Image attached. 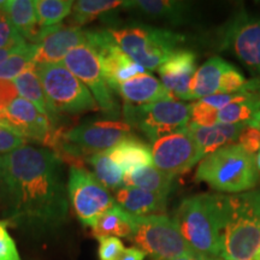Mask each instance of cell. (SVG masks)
Masks as SVG:
<instances>
[{
    "mask_svg": "<svg viewBox=\"0 0 260 260\" xmlns=\"http://www.w3.org/2000/svg\"><path fill=\"white\" fill-rule=\"evenodd\" d=\"M110 38L125 54L147 70H155L184 41L183 35L149 25L106 29Z\"/></svg>",
    "mask_w": 260,
    "mask_h": 260,
    "instance_id": "5b68a950",
    "label": "cell"
},
{
    "mask_svg": "<svg viewBox=\"0 0 260 260\" xmlns=\"http://www.w3.org/2000/svg\"><path fill=\"white\" fill-rule=\"evenodd\" d=\"M0 122L23 138L37 141L45 147L56 149L64 130L56 128L38 107L23 98H16L4 111L0 112Z\"/></svg>",
    "mask_w": 260,
    "mask_h": 260,
    "instance_id": "7c38bea8",
    "label": "cell"
},
{
    "mask_svg": "<svg viewBox=\"0 0 260 260\" xmlns=\"http://www.w3.org/2000/svg\"><path fill=\"white\" fill-rule=\"evenodd\" d=\"M115 201L133 216H152L164 214L168 197L138 188L122 187L115 191Z\"/></svg>",
    "mask_w": 260,
    "mask_h": 260,
    "instance_id": "44dd1931",
    "label": "cell"
},
{
    "mask_svg": "<svg viewBox=\"0 0 260 260\" xmlns=\"http://www.w3.org/2000/svg\"><path fill=\"white\" fill-rule=\"evenodd\" d=\"M171 260H197V259H190V258H176V259H171Z\"/></svg>",
    "mask_w": 260,
    "mask_h": 260,
    "instance_id": "ee69618b",
    "label": "cell"
},
{
    "mask_svg": "<svg viewBox=\"0 0 260 260\" xmlns=\"http://www.w3.org/2000/svg\"><path fill=\"white\" fill-rule=\"evenodd\" d=\"M37 71L48 100L60 115L77 116L99 109L89 89L63 64L37 65Z\"/></svg>",
    "mask_w": 260,
    "mask_h": 260,
    "instance_id": "ba28073f",
    "label": "cell"
},
{
    "mask_svg": "<svg viewBox=\"0 0 260 260\" xmlns=\"http://www.w3.org/2000/svg\"><path fill=\"white\" fill-rule=\"evenodd\" d=\"M99 248H98V256L99 260H118L125 247L118 237H103L98 240Z\"/></svg>",
    "mask_w": 260,
    "mask_h": 260,
    "instance_id": "e575fe53",
    "label": "cell"
},
{
    "mask_svg": "<svg viewBox=\"0 0 260 260\" xmlns=\"http://www.w3.org/2000/svg\"><path fill=\"white\" fill-rule=\"evenodd\" d=\"M0 170L6 187L4 219L38 236L64 225L69 194L63 161L53 151L25 145L0 155Z\"/></svg>",
    "mask_w": 260,
    "mask_h": 260,
    "instance_id": "6da1fadb",
    "label": "cell"
},
{
    "mask_svg": "<svg viewBox=\"0 0 260 260\" xmlns=\"http://www.w3.org/2000/svg\"><path fill=\"white\" fill-rule=\"evenodd\" d=\"M232 67L219 57H212L195 71L190 82V92L194 99L214 95L219 93L220 77Z\"/></svg>",
    "mask_w": 260,
    "mask_h": 260,
    "instance_id": "d4e9b609",
    "label": "cell"
},
{
    "mask_svg": "<svg viewBox=\"0 0 260 260\" xmlns=\"http://www.w3.org/2000/svg\"><path fill=\"white\" fill-rule=\"evenodd\" d=\"M247 125L248 123L242 122L235 124L216 123L212 126H200L189 122L187 128L193 136L201 158H205L217 149L234 145Z\"/></svg>",
    "mask_w": 260,
    "mask_h": 260,
    "instance_id": "ac0fdd59",
    "label": "cell"
},
{
    "mask_svg": "<svg viewBox=\"0 0 260 260\" xmlns=\"http://www.w3.org/2000/svg\"><path fill=\"white\" fill-rule=\"evenodd\" d=\"M239 144L245 151L254 155L260 149V128L247 125L239 136Z\"/></svg>",
    "mask_w": 260,
    "mask_h": 260,
    "instance_id": "74e56055",
    "label": "cell"
},
{
    "mask_svg": "<svg viewBox=\"0 0 260 260\" xmlns=\"http://www.w3.org/2000/svg\"><path fill=\"white\" fill-rule=\"evenodd\" d=\"M223 195L200 194L184 199L175 223L188 245L206 259H219Z\"/></svg>",
    "mask_w": 260,
    "mask_h": 260,
    "instance_id": "3957f363",
    "label": "cell"
},
{
    "mask_svg": "<svg viewBox=\"0 0 260 260\" xmlns=\"http://www.w3.org/2000/svg\"><path fill=\"white\" fill-rule=\"evenodd\" d=\"M191 104L176 99L161 100L148 105H129L123 107L125 123L155 142L164 136L187 128L190 121Z\"/></svg>",
    "mask_w": 260,
    "mask_h": 260,
    "instance_id": "9c48e42d",
    "label": "cell"
},
{
    "mask_svg": "<svg viewBox=\"0 0 260 260\" xmlns=\"http://www.w3.org/2000/svg\"><path fill=\"white\" fill-rule=\"evenodd\" d=\"M18 46H19V45H16V46H9V47L0 48V64H2L5 59H8V58L11 56V54L14 53L16 50H17Z\"/></svg>",
    "mask_w": 260,
    "mask_h": 260,
    "instance_id": "b9f144b4",
    "label": "cell"
},
{
    "mask_svg": "<svg viewBox=\"0 0 260 260\" xmlns=\"http://www.w3.org/2000/svg\"><path fill=\"white\" fill-rule=\"evenodd\" d=\"M123 5H124V2H117V0H79V2H74L69 25L81 28L82 25L89 23L112 10L122 8Z\"/></svg>",
    "mask_w": 260,
    "mask_h": 260,
    "instance_id": "83f0119b",
    "label": "cell"
},
{
    "mask_svg": "<svg viewBox=\"0 0 260 260\" xmlns=\"http://www.w3.org/2000/svg\"><path fill=\"white\" fill-rule=\"evenodd\" d=\"M88 161L93 168L94 176L107 190L116 191L122 188L124 171L110 158L106 151L93 154L92 157H89Z\"/></svg>",
    "mask_w": 260,
    "mask_h": 260,
    "instance_id": "f1b7e54d",
    "label": "cell"
},
{
    "mask_svg": "<svg viewBox=\"0 0 260 260\" xmlns=\"http://www.w3.org/2000/svg\"><path fill=\"white\" fill-rule=\"evenodd\" d=\"M195 180L223 193H246L259 180L255 157L240 145L225 146L201 159Z\"/></svg>",
    "mask_w": 260,
    "mask_h": 260,
    "instance_id": "277c9868",
    "label": "cell"
},
{
    "mask_svg": "<svg viewBox=\"0 0 260 260\" xmlns=\"http://www.w3.org/2000/svg\"><path fill=\"white\" fill-rule=\"evenodd\" d=\"M258 260H260V256H259V258H258Z\"/></svg>",
    "mask_w": 260,
    "mask_h": 260,
    "instance_id": "7dc6e473",
    "label": "cell"
},
{
    "mask_svg": "<svg viewBox=\"0 0 260 260\" xmlns=\"http://www.w3.org/2000/svg\"><path fill=\"white\" fill-rule=\"evenodd\" d=\"M3 10L18 34L30 44L37 45L41 28L38 23L34 3L30 0H9L5 2Z\"/></svg>",
    "mask_w": 260,
    "mask_h": 260,
    "instance_id": "cb8c5ba5",
    "label": "cell"
},
{
    "mask_svg": "<svg viewBox=\"0 0 260 260\" xmlns=\"http://www.w3.org/2000/svg\"><path fill=\"white\" fill-rule=\"evenodd\" d=\"M246 83L247 80L245 79V76L232 65L220 77L219 93L229 94L240 92L245 87Z\"/></svg>",
    "mask_w": 260,
    "mask_h": 260,
    "instance_id": "d590c367",
    "label": "cell"
},
{
    "mask_svg": "<svg viewBox=\"0 0 260 260\" xmlns=\"http://www.w3.org/2000/svg\"><path fill=\"white\" fill-rule=\"evenodd\" d=\"M152 260L190 258L209 260L188 245L174 219L167 214L134 216V228L129 237Z\"/></svg>",
    "mask_w": 260,
    "mask_h": 260,
    "instance_id": "52a82bcc",
    "label": "cell"
},
{
    "mask_svg": "<svg viewBox=\"0 0 260 260\" xmlns=\"http://www.w3.org/2000/svg\"><path fill=\"white\" fill-rule=\"evenodd\" d=\"M134 228V216L115 205L96 220L92 228V234L96 240L103 237H129Z\"/></svg>",
    "mask_w": 260,
    "mask_h": 260,
    "instance_id": "4316f807",
    "label": "cell"
},
{
    "mask_svg": "<svg viewBox=\"0 0 260 260\" xmlns=\"http://www.w3.org/2000/svg\"><path fill=\"white\" fill-rule=\"evenodd\" d=\"M27 141V139L14 130L0 128V155L10 153L19 147H23Z\"/></svg>",
    "mask_w": 260,
    "mask_h": 260,
    "instance_id": "8d00e7d4",
    "label": "cell"
},
{
    "mask_svg": "<svg viewBox=\"0 0 260 260\" xmlns=\"http://www.w3.org/2000/svg\"><path fill=\"white\" fill-rule=\"evenodd\" d=\"M197 71L195 54L188 50H177L158 68L161 83L174 99L193 100L190 82Z\"/></svg>",
    "mask_w": 260,
    "mask_h": 260,
    "instance_id": "e0dca14e",
    "label": "cell"
},
{
    "mask_svg": "<svg viewBox=\"0 0 260 260\" xmlns=\"http://www.w3.org/2000/svg\"><path fill=\"white\" fill-rule=\"evenodd\" d=\"M174 175L162 172L154 167H145L124 174L123 184L125 187L138 188L169 197L174 187Z\"/></svg>",
    "mask_w": 260,
    "mask_h": 260,
    "instance_id": "484cf974",
    "label": "cell"
},
{
    "mask_svg": "<svg viewBox=\"0 0 260 260\" xmlns=\"http://www.w3.org/2000/svg\"><path fill=\"white\" fill-rule=\"evenodd\" d=\"M0 128H8V129H9V126L6 125V124H4V123L0 122Z\"/></svg>",
    "mask_w": 260,
    "mask_h": 260,
    "instance_id": "f6af8a7d",
    "label": "cell"
},
{
    "mask_svg": "<svg viewBox=\"0 0 260 260\" xmlns=\"http://www.w3.org/2000/svg\"><path fill=\"white\" fill-rule=\"evenodd\" d=\"M122 8L145 17L167 21L172 24H180L184 22L189 14L190 4L186 2H171V0H135V2H124Z\"/></svg>",
    "mask_w": 260,
    "mask_h": 260,
    "instance_id": "7402d4cb",
    "label": "cell"
},
{
    "mask_svg": "<svg viewBox=\"0 0 260 260\" xmlns=\"http://www.w3.org/2000/svg\"><path fill=\"white\" fill-rule=\"evenodd\" d=\"M17 95L18 92L14 82L0 80V112L4 111L16 98H18Z\"/></svg>",
    "mask_w": 260,
    "mask_h": 260,
    "instance_id": "f35d334b",
    "label": "cell"
},
{
    "mask_svg": "<svg viewBox=\"0 0 260 260\" xmlns=\"http://www.w3.org/2000/svg\"><path fill=\"white\" fill-rule=\"evenodd\" d=\"M68 194L75 214L84 226L93 228L96 220L116 205L110 191L84 167H70Z\"/></svg>",
    "mask_w": 260,
    "mask_h": 260,
    "instance_id": "30bf717a",
    "label": "cell"
},
{
    "mask_svg": "<svg viewBox=\"0 0 260 260\" xmlns=\"http://www.w3.org/2000/svg\"><path fill=\"white\" fill-rule=\"evenodd\" d=\"M5 205H6V187H5V181L4 176H3L2 170H0V210L4 213L5 211Z\"/></svg>",
    "mask_w": 260,
    "mask_h": 260,
    "instance_id": "60d3db41",
    "label": "cell"
},
{
    "mask_svg": "<svg viewBox=\"0 0 260 260\" xmlns=\"http://www.w3.org/2000/svg\"><path fill=\"white\" fill-rule=\"evenodd\" d=\"M255 165H256V170H258V174H260V149L258 151V153L255 155Z\"/></svg>",
    "mask_w": 260,
    "mask_h": 260,
    "instance_id": "7bdbcfd3",
    "label": "cell"
},
{
    "mask_svg": "<svg viewBox=\"0 0 260 260\" xmlns=\"http://www.w3.org/2000/svg\"><path fill=\"white\" fill-rule=\"evenodd\" d=\"M117 93L124 99L125 104L135 106L174 99L160 81L149 74L139 75L125 81L118 87Z\"/></svg>",
    "mask_w": 260,
    "mask_h": 260,
    "instance_id": "ffe728a7",
    "label": "cell"
},
{
    "mask_svg": "<svg viewBox=\"0 0 260 260\" xmlns=\"http://www.w3.org/2000/svg\"><path fill=\"white\" fill-rule=\"evenodd\" d=\"M88 44L96 52L107 84L112 90L118 89L123 82L146 74L144 67L125 54L105 30H87Z\"/></svg>",
    "mask_w": 260,
    "mask_h": 260,
    "instance_id": "5bb4252c",
    "label": "cell"
},
{
    "mask_svg": "<svg viewBox=\"0 0 260 260\" xmlns=\"http://www.w3.org/2000/svg\"><path fill=\"white\" fill-rule=\"evenodd\" d=\"M151 151L155 168L174 176L188 172L203 159L188 128L157 140Z\"/></svg>",
    "mask_w": 260,
    "mask_h": 260,
    "instance_id": "9a60e30c",
    "label": "cell"
},
{
    "mask_svg": "<svg viewBox=\"0 0 260 260\" xmlns=\"http://www.w3.org/2000/svg\"><path fill=\"white\" fill-rule=\"evenodd\" d=\"M6 219L0 220V260H22L15 240L10 235Z\"/></svg>",
    "mask_w": 260,
    "mask_h": 260,
    "instance_id": "836d02e7",
    "label": "cell"
},
{
    "mask_svg": "<svg viewBox=\"0 0 260 260\" xmlns=\"http://www.w3.org/2000/svg\"><path fill=\"white\" fill-rule=\"evenodd\" d=\"M209 260H222V259H209Z\"/></svg>",
    "mask_w": 260,
    "mask_h": 260,
    "instance_id": "bcb514c9",
    "label": "cell"
},
{
    "mask_svg": "<svg viewBox=\"0 0 260 260\" xmlns=\"http://www.w3.org/2000/svg\"><path fill=\"white\" fill-rule=\"evenodd\" d=\"M25 41L27 40L22 38L12 25L4 10H0V48L16 46Z\"/></svg>",
    "mask_w": 260,
    "mask_h": 260,
    "instance_id": "d6a6232c",
    "label": "cell"
},
{
    "mask_svg": "<svg viewBox=\"0 0 260 260\" xmlns=\"http://www.w3.org/2000/svg\"><path fill=\"white\" fill-rule=\"evenodd\" d=\"M84 44H88V32L80 27L59 24L51 28H41L34 64L60 63L71 50Z\"/></svg>",
    "mask_w": 260,
    "mask_h": 260,
    "instance_id": "2e32d148",
    "label": "cell"
},
{
    "mask_svg": "<svg viewBox=\"0 0 260 260\" xmlns=\"http://www.w3.org/2000/svg\"><path fill=\"white\" fill-rule=\"evenodd\" d=\"M106 152L124 174L140 168L152 167L153 164L151 147L133 135L122 140L115 147Z\"/></svg>",
    "mask_w": 260,
    "mask_h": 260,
    "instance_id": "603a6c76",
    "label": "cell"
},
{
    "mask_svg": "<svg viewBox=\"0 0 260 260\" xmlns=\"http://www.w3.org/2000/svg\"><path fill=\"white\" fill-rule=\"evenodd\" d=\"M63 65L89 89L104 113L109 117H118L119 106L104 77L96 52L89 44L71 50L64 58Z\"/></svg>",
    "mask_w": 260,
    "mask_h": 260,
    "instance_id": "8fae6325",
    "label": "cell"
},
{
    "mask_svg": "<svg viewBox=\"0 0 260 260\" xmlns=\"http://www.w3.org/2000/svg\"><path fill=\"white\" fill-rule=\"evenodd\" d=\"M38 46L25 41L19 45L14 53L0 64V80L14 81L18 75H21L27 68L34 63Z\"/></svg>",
    "mask_w": 260,
    "mask_h": 260,
    "instance_id": "4dcf8cb0",
    "label": "cell"
},
{
    "mask_svg": "<svg viewBox=\"0 0 260 260\" xmlns=\"http://www.w3.org/2000/svg\"><path fill=\"white\" fill-rule=\"evenodd\" d=\"M218 118V110L207 103L197 102L191 104L190 109V122L200 126H212L217 123Z\"/></svg>",
    "mask_w": 260,
    "mask_h": 260,
    "instance_id": "1f68e13d",
    "label": "cell"
},
{
    "mask_svg": "<svg viewBox=\"0 0 260 260\" xmlns=\"http://www.w3.org/2000/svg\"><path fill=\"white\" fill-rule=\"evenodd\" d=\"M12 82H14L21 98L34 104L39 111L50 119L52 124L56 128H60V123L63 122L64 117L52 106L46 93L42 88L41 81L39 79L37 71V64L32 63L23 73L18 75Z\"/></svg>",
    "mask_w": 260,
    "mask_h": 260,
    "instance_id": "d6986e66",
    "label": "cell"
},
{
    "mask_svg": "<svg viewBox=\"0 0 260 260\" xmlns=\"http://www.w3.org/2000/svg\"><path fill=\"white\" fill-rule=\"evenodd\" d=\"M145 258L146 253L144 251L139 249L138 247H129L124 249L118 260H145Z\"/></svg>",
    "mask_w": 260,
    "mask_h": 260,
    "instance_id": "ab89813d",
    "label": "cell"
},
{
    "mask_svg": "<svg viewBox=\"0 0 260 260\" xmlns=\"http://www.w3.org/2000/svg\"><path fill=\"white\" fill-rule=\"evenodd\" d=\"M132 126L125 122H87L63 132L54 153L70 164L83 167V159L105 152L132 134Z\"/></svg>",
    "mask_w": 260,
    "mask_h": 260,
    "instance_id": "8992f818",
    "label": "cell"
},
{
    "mask_svg": "<svg viewBox=\"0 0 260 260\" xmlns=\"http://www.w3.org/2000/svg\"><path fill=\"white\" fill-rule=\"evenodd\" d=\"M222 260H258L260 256V191L223 195Z\"/></svg>",
    "mask_w": 260,
    "mask_h": 260,
    "instance_id": "7a4b0ae2",
    "label": "cell"
},
{
    "mask_svg": "<svg viewBox=\"0 0 260 260\" xmlns=\"http://www.w3.org/2000/svg\"><path fill=\"white\" fill-rule=\"evenodd\" d=\"M32 3L40 28L61 24V21L71 14L74 5L71 0H34Z\"/></svg>",
    "mask_w": 260,
    "mask_h": 260,
    "instance_id": "f546056e",
    "label": "cell"
},
{
    "mask_svg": "<svg viewBox=\"0 0 260 260\" xmlns=\"http://www.w3.org/2000/svg\"><path fill=\"white\" fill-rule=\"evenodd\" d=\"M220 47L260 74V16H252L243 10L237 12L223 28Z\"/></svg>",
    "mask_w": 260,
    "mask_h": 260,
    "instance_id": "4fadbf2b",
    "label": "cell"
}]
</instances>
